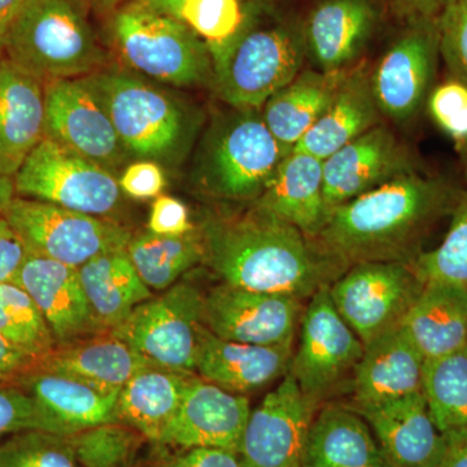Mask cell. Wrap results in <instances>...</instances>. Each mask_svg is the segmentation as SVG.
<instances>
[{
  "mask_svg": "<svg viewBox=\"0 0 467 467\" xmlns=\"http://www.w3.org/2000/svg\"><path fill=\"white\" fill-rule=\"evenodd\" d=\"M451 0H392L393 5L409 23L417 20H436Z\"/></svg>",
  "mask_w": 467,
  "mask_h": 467,
  "instance_id": "49",
  "label": "cell"
},
{
  "mask_svg": "<svg viewBox=\"0 0 467 467\" xmlns=\"http://www.w3.org/2000/svg\"><path fill=\"white\" fill-rule=\"evenodd\" d=\"M5 57L41 82L81 78L99 63L88 21L70 0H26Z\"/></svg>",
  "mask_w": 467,
  "mask_h": 467,
  "instance_id": "3",
  "label": "cell"
},
{
  "mask_svg": "<svg viewBox=\"0 0 467 467\" xmlns=\"http://www.w3.org/2000/svg\"><path fill=\"white\" fill-rule=\"evenodd\" d=\"M192 374L155 365L137 371L119 391V422L159 442L180 408Z\"/></svg>",
  "mask_w": 467,
  "mask_h": 467,
  "instance_id": "33",
  "label": "cell"
},
{
  "mask_svg": "<svg viewBox=\"0 0 467 467\" xmlns=\"http://www.w3.org/2000/svg\"><path fill=\"white\" fill-rule=\"evenodd\" d=\"M14 182L21 198L97 217L113 213L121 199L112 171L47 137L27 155Z\"/></svg>",
  "mask_w": 467,
  "mask_h": 467,
  "instance_id": "7",
  "label": "cell"
},
{
  "mask_svg": "<svg viewBox=\"0 0 467 467\" xmlns=\"http://www.w3.org/2000/svg\"><path fill=\"white\" fill-rule=\"evenodd\" d=\"M425 358L401 325L365 346L352 378V407L422 392Z\"/></svg>",
  "mask_w": 467,
  "mask_h": 467,
  "instance_id": "22",
  "label": "cell"
},
{
  "mask_svg": "<svg viewBox=\"0 0 467 467\" xmlns=\"http://www.w3.org/2000/svg\"><path fill=\"white\" fill-rule=\"evenodd\" d=\"M26 0H0V61L5 58L9 32Z\"/></svg>",
  "mask_w": 467,
  "mask_h": 467,
  "instance_id": "51",
  "label": "cell"
},
{
  "mask_svg": "<svg viewBox=\"0 0 467 467\" xmlns=\"http://www.w3.org/2000/svg\"><path fill=\"white\" fill-rule=\"evenodd\" d=\"M45 137L109 171L119 167L125 147L106 107L86 78L45 84Z\"/></svg>",
  "mask_w": 467,
  "mask_h": 467,
  "instance_id": "13",
  "label": "cell"
},
{
  "mask_svg": "<svg viewBox=\"0 0 467 467\" xmlns=\"http://www.w3.org/2000/svg\"><path fill=\"white\" fill-rule=\"evenodd\" d=\"M152 364L112 331L57 344L38 359L36 370L81 380L106 391H121L137 371Z\"/></svg>",
  "mask_w": 467,
  "mask_h": 467,
  "instance_id": "27",
  "label": "cell"
},
{
  "mask_svg": "<svg viewBox=\"0 0 467 467\" xmlns=\"http://www.w3.org/2000/svg\"><path fill=\"white\" fill-rule=\"evenodd\" d=\"M119 189L134 199L156 198L165 187V174L152 160L134 162L119 180Z\"/></svg>",
  "mask_w": 467,
  "mask_h": 467,
  "instance_id": "44",
  "label": "cell"
},
{
  "mask_svg": "<svg viewBox=\"0 0 467 467\" xmlns=\"http://www.w3.org/2000/svg\"><path fill=\"white\" fill-rule=\"evenodd\" d=\"M78 272L92 315L103 331L115 330L140 304L153 296L126 248L99 254Z\"/></svg>",
  "mask_w": 467,
  "mask_h": 467,
  "instance_id": "32",
  "label": "cell"
},
{
  "mask_svg": "<svg viewBox=\"0 0 467 467\" xmlns=\"http://www.w3.org/2000/svg\"><path fill=\"white\" fill-rule=\"evenodd\" d=\"M370 426L392 467H436L445 438L436 429L422 392L367 407H350Z\"/></svg>",
  "mask_w": 467,
  "mask_h": 467,
  "instance_id": "20",
  "label": "cell"
},
{
  "mask_svg": "<svg viewBox=\"0 0 467 467\" xmlns=\"http://www.w3.org/2000/svg\"><path fill=\"white\" fill-rule=\"evenodd\" d=\"M318 404L301 392L291 373L251 411L243 434L242 467H301Z\"/></svg>",
  "mask_w": 467,
  "mask_h": 467,
  "instance_id": "14",
  "label": "cell"
},
{
  "mask_svg": "<svg viewBox=\"0 0 467 467\" xmlns=\"http://www.w3.org/2000/svg\"><path fill=\"white\" fill-rule=\"evenodd\" d=\"M171 17L207 45L211 57L236 38L247 20L239 0H178Z\"/></svg>",
  "mask_w": 467,
  "mask_h": 467,
  "instance_id": "38",
  "label": "cell"
},
{
  "mask_svg": "<svg viewBox=\"0 0 467 467\" xmlns=\"http://www.w3.org/2000/svg\"><path fill=\"white\" fill-rule=\"evenodd\" d=\"M241 110L211 135L201 164L205 189L217 198L256 202L287 150L273 137L263 117Z\"/></svg>",
  "mask_w": 467,
  "mask_h": 467,
  "instance_id": "6",
  "label": "cell"
},
{
  "mask_svg": "<svg viewBox=\"0 0 467 467\" xmlns=\"http://www.w3.org/2000/svg\"><path fill=\"white\" fill-rule=\"evenodd\" d=\"M451 217L450 230L441 244L420 252L409 265L423 284L442 282L467 290V190L461 192Z\"/></svg>",
  "mask_w": 467,
  "mask_h": 467,
  "instance_id": "37",
  "label": "cell"
},
{
  "mask_svg": "<svg viewBox=\"0 0 467 467\" xmlns=\"http://www.w3.org/2000/svg\"><path fill=\"white\" fill-rule=\"evenodd\" d=\"M82 467H129L144 439L122 422L104 423L67 436Z\"/></svg>",
  "mask_w": 467,
  "mask_h": 467,
  "instance_id": "39",
  "label": "cell"
},
{
  "mask_svg": "<svg viewBox=\"0 0 467 467\" xmlns=\"http://www.w3.org/2000/svg\"><path fill=\"white\" fill-rule=\"evenodd\" d=\"M165 467H168L167 465H165Z\"/></svg>",
  "mask_w": 467,
  "mask_h": 467,
  "instance_id": "54",
  "label": "cell"
},
{
  "mask_svg": "<svg viewBox=\"0 0 467 467\" xmlns=\"http://www.w3.org/2000/svg\"><path fill=\"white\" fill-rule=\"evenodd\" d=\"M202 235L205 260L234 287L310 299L347 270L316 239L256 207L212 218Z\"/></svg>",
  "mask_w": 467,
  "mask_h": 467,
  "instance_id": "1",
  "label": "cell"
},
{
  "mask_svg": "<svg viewBox=\"0 0 467 467\" xmlns=\"http://www.w3.org/2000/svg\"><path fill=\"white\" fill-rule=\"evenodd\" d=\"M422 393L442 436L467 431V346L425 359Z\"/></svg>",
  "mask_w": 467,
  "mask_h": 467,
  "instance_id": "35",
  "label": "cell"
},
{
  "mask_svg": "<svg viewBox=\"0 0 467 467\" xmlns=\"http://www.w3.org/2000/svg\"><path fill=\"white\" fill-rule=\"evenodd\" d=\"M0 335L36 359L57 346L41 310L15 282L0 285Z\"/></svg>",
  "mask_w": 467,
  "mask_h": 467,
  "instance_id": "36",
  "label": "cell"
},
{
  "mask_svg": "<svg viewBox=\"0 0 467 467\" xmlns=\"http://www.w3.org/2000/svg\"><path fill=\"white\" fill-rule=\"evenodd\" d=\"M0 467H82L67 436L26 431L0 442Z\"/></svg>",
  "mask_w": 467,
  "mask_h": 467,
  "instance_id": "40",
  "label": "cell"
},
{
  "mask_svg": "<svg viewBox=\"0 0 467 467\" xmlns=\"http://www.w3.org/2000/svg\"><path fill=\"white\" fill-rule=\"evenodd\" d=\"M300 301L221 284L204 295V325L230 342L287 346L300 321Z\"/></svg>",
  "mask_w": 467,
  "mask_h": 467,
  "instance_id": "15",
  "label": "cell"
},
{
  "mask_svg": "<svg viewBox=\"0 0 467 467\" xmlns=\"http://www.w3.org/2000/svg\"><path fill=\"white\" fill-rule=\"evenodd\" d=\"M377 20L371 0H322L304 26L306 57L321 72H343L364 51Z\"/></svg>",
  "mask_w": 467,
  "mask_h": 467,
  "instance_id": "23",
  "label": "cell"
},
{
  "mask_svg": "<svg viewBox=\"0 0 467 467\" xmlns=\"http://www.w3.org/2000/svg\"><path fill=\"white\" fill-rule=\"evenodd\" d=\"M45 86L7 58L0 61V173L15 177L45 137Z\"/></svg>",
  "mask_w": 467,
  "mask_h": 467,
  "instance_id": "25",
  "label": "cell"
},
{
  "mask_svg": "<svg viewBox=\"0 0 467 467\" xmlns=\"http://www.w3.org/2000/svg\"><path fill=\"white\" fill-rule=\"evenodd\" d=\"M250 416V400L244 395L225 391L192 373L159 444L184 450L220 448L239 454Z\"/></svg>",
  "mask_w": 467,
  "mask_h": 467,
  "instance_id": "18",
  "label": "cell"
},
{
  "mask_svg": "<svg viewBox=\"0 0 467 467\" xmlns=\"http://www.w3.org/2000/svg\"><path fill=\"white\" fill-rule=\"evenodd\" d=\"M27 254L26 244L14 227L0 216V285L14 282Z\"/></svg>",
  "mask_w": 467,
  "mask_h": 467,
  "instance_id": "46",
  "label": "cell"
},
{
  "mask_svg": "<svg viewBox=\"0 0 467 467\" xmlns=\"http://www.w3.org/2000/svg\"><path fill=\"white\" fill-rule=\"evenodd\" d=\"M126 251L144 285L155 291L168 290L205 260L202 230L196 229L178 236L142 233L131 236Z\"/></svg>",
  "mask_w": 467,
  "mask_h": 467,
  "instance_id": "34",
  "label": "cell"
},
{
  "mask_svg": "<svg viewBox=\"0 0 467 467\" xmlns=\"http://www.w3.org/2000/svg\"><path fill=\"white\" fill-rule=\"evenodd\" d=\"M344 75L346 70L337 73L303 70L264 104L261 117L287 152L294 150L324 115Z\"/></svg>",
  "mask_w": 467,
  "mask_h": 467,
  "instance_id": "31",
  "label": "cell"
},
{
  "mask_svg": "<svg viewBox=\"0 0 467 467\" xmlns=\"http://www.w3.org/2000/svg\"><path fill=\"white\" fill-rule=\"evenodd\" d=\"M306 57L304 34L288 24L244 26L212 57L218 95L238 110H257L294 81Z\"/></svg>",
  "mask_w": 467,
  "mask_h": 467,
  "instance_id": "4",
  "label": "cell"
},
{
  "mask_svg": "<svg viewBox=\"0 0 467 467\" xmlns=\"http://www.w3.org/2000/svg\"><path fill=\"white\" fill-rule=\"evenodd\" d=\"M15 193L16 190H15L14 178L0 173V216L14 201Z\"/></svg>",
  "mask_w": 467,
  "mask_h": 467,
  "instance_id": "52",
  "label": "cell"
},
{
  "mask_svg": "<svg viewBox=\"0 0 467 467\" xmlns=\"http://www.w3.org/2000/svg\"><path fill=\"white\" fill-rule=\"evenodd\" d=\"M138 2L142 3V5H147V7L150 9H153V11H158L160 14H165L171 16V12H173L178 0H138Z\"/></svg>",
  "mask_w": 467,
  "mask_h": 467,
  "instance_id": "53",
  "label": "cell"
},
{
  "mask_svg": "<svg viewBox=\"0 0 467 467\" xmlns=\"http://www.w3.org/2000/svg\"><path fill=\"white\" fill-rule=\"evenodd\" d=\"M439 54L451 77L467 85V0H451L436 17Z\"/></svg>",
  "mask_w": 467,
  "mask_h": 467,
  "instance_id": "42",
  "label": "cell"
},
{
  "mask_svg": "<svg viewBox=\"0 0 467 467\" xmlns=\"http://www.w3.org/2000/svg\"><path fill=\"white\" fill-rule=\"evenodd\" d=\"M195 229L189 209L171 196H159L150 208L149 232L158 235L178 236Z\"/></svg>",
  "mask_w": 467,
  "mask_h": 467,
  "instance_id": "45",
  "label": "cell"
},
{
  "mask_svg": "<svg viewBox=\"0 0 467 467\" xmlns=\"http://www.w3.org/2000/svg\"><path fill=\"white\" fill-rule=\"evenodd\" d=\"M292 344L256 346L221 339L202 326L195 373L220 389L243 395L263 389L290 371Z\"/></svg>",
  "mask_w": 467,
  "mask_h": 467,
  "instance_id": "21",
  "label": "cell"
},
{
  "mask_svg": "<svg viewBox=\"0 0 467 467\" xmlns=\"http://www.w3.org/2000/svg\"><path fill=\"white\" fill-rule=\"evenodd\" d=\"M380 115L370 75L364 69L346 72L330 106L294 150L309 153L324 161L359 135L379 125Z\"/></svg>",
  "mask_w": 467,
  "mask_h": 467,
  "instance_id": "29",
  "label": "cell"
},
{
  "mask_svg": "<svg viewBox=\"0 0 467 467\" xmlns=\"http://www.w3.org/2000/svg\"><path fill=\"white\" fill-rule=\"evenodd\" d=\"M112 30L126 63L152 78L193 86L213 72L207 45L189 26L138 0L116 15Z\"/></svg>",
  "mask_w": 467,
  "mask_h": 467,
  "instance_id": "5",
  "label": "cell"
},
{
  "mask_svg": "<svg viewBox=\"0 0 467 467\" xmlns=\"http://www.w3.org/2000/svg\"><path fill=\"white\" fill-rule=\"evenodd\" d=\"M16 383L38 402L54 434L70 436L104 423L119 422V391H106L36 368Z\"/></svg>",
  "mask_w": 467,
  "mask_h": 467,
  "instance_id": "26",
  "label": "cell"
},
{
  "mask_svg": "<svg viewBox=\"0 0 467 467\" xmlns=\"http://www.w3.org/2000/svg\"><path fill=\"white\" fill-rule=\"evenodd\" d=\"M328 287L316 292L304 310L299 347L288 371L301 392L317 404L353 378L365 349L335 308Z\"/></svg>",
  "mask_w": 467,
  "mask_h": 467,
  "instance_id": "12",
  "label": "cell"
},
{
  "mask_svg": "<svg viewBox=\"0 0 467 467\" xmlns=\"http://www.w3.org/2000/svg\"><path fill=\"white\" fill-rule=\"evenodd\" d=\"M202 325L204 295L177 282L140 304L112 333L155 367L195 373Z\"/></svg>",
  "mask_w": 467,
  "mask_h": 467,
  "instance_id": "10",
  "label": "cell"
},
{
  "mask_svg": "<svg viewBox=\"0 0 467 467\" xmlns=\"http://www.w3.org/2000/svg\"><path fill=\"white\" fill-rule=\"evenodd\" d=\"M2 216L29 254L75 267L99 254L125 250L133 236L115 221L21 196H15Z\"/></svg>",
  "mask_w": 467,
  "mask_h": 467,
  "instance_id": "9",
  "label": "cell"
},
{
  "mask_svg": "<svg viewBox=\"0 0 467 467\" xmlns=\"http://www.w3.org/2000/svg\"><path fill=\"white\" fill-rule=\"evenodd\" d=\"M427 109L436 125L460 150H467V85L450 77L427 97Z\"/></svg>",
  "mask_w": 467,
  "mask_h": 467,
  "instance_id": "41",
  "label": "cell"
},
{
  "mask_svg": "<svg viewBox=\"0 0 467 467\" xmlns=\"http://www.w3.org/2000/svg\"><path fill=\"white\" fill-rule=\"evenodd\" d=\"M425 284L409 264L359 263L328 287L335 308L368 346L401 325Z\"/></svg>",
  "mask_w": 467,
  "mask_h": 467,
  "instance_id": "11",
  "label": "cell"
},
{
  "mask_svg": "<svg viewBox=\"0 0 467 467\" xmlns=\"http://www.w3.org/2000/svg\"><path fill=\"white\" fill-rule=\"evenodd\" d=\"M38 359L18 349L0 335V383H16L36 368Z\"/></svg>",
  "mask_w": 467,
  "mask_h": 467,
  "instance_id": "48",
  "label": "cell"
},
{
  "mask_svg": "<svg viewBox=\"0 0 467 467\" xmlns=\"http://www.w3.org/2000/svg\"><path fill=\"white\" fill-rule=\"evenodd\" d=\"M14 282L41 310L57 344L104 333L88 306L78 267L27 254Z\"/></svg>",
  "mask_w": 467,
  "mask_h": 467,
  "instance_id": "19",
  "label": "cell"
},
{
  "mask_svg": "<svg viewBox=\"0 0 467 467\" xmlns=\"http://www.w3.org/2000/svg\"><path fill=\"white\" fill-rule=\"evenodd\" d=\"M439 57L436 20L409 23L370 75L383 116L404 122L417 115L429 97Z\"/></svg>",
  "mask_w": 467,
  "mask_h": 467,
  "instance_id": "16",
  "label": "cell"
},
{
  "mask_svg": "<svg viewBox=\"0 0 467 467\" xmlns=\"http://www.w3.org/2000/svg\"><path fill=\"white\" fill-rule=\"evenodd\" d=\"M460 190L439 175L411 171L330 212L316 241L348 269L359 263L410 264Z\"/></svg>",
  "mask_w": 467,
  "mask_h": 467,
  "instance_id": "2",
  "label": "cell"
},
{
  "mask_svg": "<svg viewBox=\"0 0 467 467\" xmlns=\"http://www.w3.org/2000/svg\"><path fill=\"white\" fill-rule=\"evenodd\" d=\"M254 207L291 223L309 238H317L330 216L324 198V161L292 150Z\"/></svg>",
  "mask_w": 467,
  "mask_h": 467,
  "instance_id": "24",
  "label": "cell"
},
{
  "mask_svg": "<svg viewBox=\"0 0 467 467\" xmlns=\"http://www.w3.org/2000/svg\"><path fill=\"white\" fill-rule=\"evenodd\" d=\"M168 467H242L239 454L220 448H193L169 461Z\"/></svg>",
  "mask_w": 467,
  "mask_h": 467,
  "instance_id": "47",
  "label": "cell"
},
{
  "mask_svg": "<svg viewBox=\"0 0 467 467\" xmlns=\"http://www.w3.org/2000/svg\"><path fill=\"white\" fill-rule=\"evenodd\" d=\"M444 438V453L436 467H467V431Z\"/></svg>",
  "mask_w": 467,
  "mask_h": 467,
  "instance_id": "50",
  "label": "cell"
},
{
  "mask_svg": "<svg viewBox=\"0 0 467 467\" xmlns=\"http://www.w3.org/2000/svg\"><path fill=\"white\" fill-rule=\"evenodd\" d=\"M112 119L126 152L164 160L186 140L187 119L164 92L122 73L86 77Z\"/></svg>",
  "mask_w": 467,
  "mask_h": 467,
  "instance_id": "8",
  "label": "cell"
},
{
  "mask_svg": "<svg viewBox=\"0 0 467 467\" xmlns=\"http://www.w3.org/2000/svg\"><path fill=\"white\" fill-rule=\"evenodd\" d=\"M418 171L413 155L391 129L377 125L324 160V198L328 211L362 193Z\"/></svg>",
  "mask_w": 467,
  "mask_h": 467,
  "instance_id": "17",
  "label": "cell"
},
{
  "mask_svg": "<svg viewBox=\"0 0 467 467\" xmlns=\"http://www.w3.org/2000/svg\"><path fill=\"white\" fill-rule=\"evenodd\" d=\"M401 326L425 359L462 348L467 346V290L427 282Z\"/></svg>",
  "mask_w": 467,
  "mask_h": 467,
  "instance_id": "30",
  "label": "cell"
},
{
  "mask_svg": "<svg viewBox=\"0 0 467 467\" xmlns=\"http://www.w3.org/2000/svg\"><path fill=\"white\" fill-rule=\"evenodd\" d=\"M34 430L52 432L38 402L20 384L0 383V439Z\"/></svg>",
  "mask_w": 467,
  "mask_h": 467,
  "instance_id": "43",
  "label": "cell"
},
{
  "mask_svg": "<svg viewBox=\"0 0 467 467\" xmlns=\"http://www.w3.org/2000/svg\"><path fill=\"white\" fill-rule=\"evenodd\" d=\"M301 467H392L370 426L350 407L330 404L315 414Z\"/></svg>",
  "mask_w": 467,
  "mask_h": 467,
  "instance_id": "28",
  "label": "cell"
}]
</instances>
